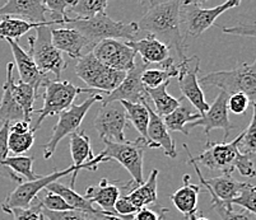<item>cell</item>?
I'll return each instance as SVG.
<instances>
[{
	"label": "cell",
	"mask_w": 256,
	"mask_h": 220,
	"mask_svg": "<svg viewBox=\"0 0 256 220\" xmlns=\"http://www.w3.org/2000/svg\"><path fill=\"white\" fill-rule=\"evenodd\" d=\"M182 1L180 0H150L143 1L146 10L140 18L138 24L139 32H146V34L156 37L160 42H164L174 50L180 61L185 60L186 46L184 45L180 31V6Z\"/></svg>",
	"instance_id": "6da1fadb"
},
{
	"label": "cell",
	"mask_w": 256,
	"mask_h": 220,
	"mask_svg": "<svg viewBox=\"0 0 256 220\" xmlns=\"http://www.w3.org/2000/svg\"><path fill=\"white\" fill-rule=\"evenodd\" d=\"M240 140L241 134L231 143H212L208 140L203 152L198 157H192V161L210 171H220L223 175H232L234 171H238L240 175L245 177H255L252 158L240 152Z\"/></svg>",
	"instance_id": "7a4b0ae2"
},
{
	"label": "cell",
	"mask_w": 256,
	"mask_h": 220,
	"mask_svg": "<svg viewBox=\"0 0 256 220\" xmlns=\"http://www.w3.org/2000/svg\"><path fill=\"white\" fill-rule=\"evenodd\" d=\"M62 27L74 28L83 34L94 47L98 42L104 40H124L132 41L139 33L136 22L124 23L110 18L106 13L90 18V19H79L76 17H68Z\"/></svg>",
	"instance_id": "3957f363"
},
{
	"label": "cell",
	"mask_w": 256,
	"mask_h": 220,
	"mask_svg": "<svg viewBox=\"0 0 256 220\" xmlns=\"http://www.w3.org/2000/svg\"><path fill=\"white\" fill-rule=\"evenodd\" d=\"M240 5V0H228L214 8H203L200 1H182L180 6V31L184 45L199 38L224 11Z\"/></svg>",
	"instance_id": "277c9868"
},
{
	"label": "cell",
	"mask_w": 256,
	"mask_h": 220,
	"mask_svg": "<svg viewBox=\"0 0 256 220\" xmlns=\"http://www.w3.org/2000/svg\"><path fill=\"white\" fill-rule=\"evenodd\" d=\"M199 83L217 87L228 96L234 93L245 94L250 103L256 105V59L252 64L242 62L232 70L213 71L202 76Z\"/></svg>",
	"instance_id": "5b68a950"
},
{
	"label": "cell",
	"mask_w": 256,
	"mask_h": 220,
	"mask_svg": "<svg viewBox=\"0 0 256 220\" xmlns=\"http://www.w3.org/2000/svg\"><path fill=\"white\" fill-rule=\"evenodd\" d=\"M146 147L144 139L139 136L132 141H122V143H104V149L100 152L97 158L101 163L108 161H116L124 167L130 173L132 182L136 186L144 184L143 181V158L144 148Z\"/></svg>",
	"instance_id": "8992f818"
},
{
	"label": "cell",
	"mask_w": 256,
	"mask_h": 220,
	"mask_svg": "<svg viewBox=\"0 0 256 220\" xmlns=\"http://www.w3.org/2000/svg\"><path fill=\"white\" fill-rule=\"evenodd\" d=\"M76 74L79 79H82L90 89L96 90L97 94L106 96L115 90L125 79L126 73L118 71L108 66L104 65L92 52H88L84 56L78 59L76 64Z\"/></svg>",
	"instance_id": "52a82bcc"
},
{
	"label": "cell",
	"mask_w": 256,
	"mask_h": 220,
	"mask_svg": "<svg viewBox=\"0 0 256 220\" xmlns=\"http://www.w3.org/2000/svg\"><path fill=\"white\" fill-rule=\"evenodd\" d=\"M79 168L70 166L66 170L62 171H54V172L48 173V175L42 176V177L37 178L36 181H30V182H22L17 186L14 191H12L6 200L2 203V210L6 214L13 209H26L32 204V201L37 198L40 192L45 190L48 185L58 182L62 177L72 175L70 181V189L74 190L76 187V176L79 173Z\"/></svg>",
	"instance_id": "ba28073f"
},
{
	"label": "cell",
	"mask_w": 256,
	"mask_h": 220,
	"mask_svg": "<svg viewBox=\"0 0 256 220\" xmlns=\"http://www.w3.org/2000/svg\"><path fill=\"white\" fill-rule=\"evenodd\" d=\"M36 36L28 37L30 55L34 59L38 70L48 75L52 73L55 80H60L62 71L66 68L62 54L52 45L51 41V27H41L36 29Z\"/></svg>",
	"instance_id": "9c48e42d"
},
{
	"label": "cell",
	"mask_w": 256,
	"mask_h": 220,
	"mask_svg": "<svg viewBox=\"0 0 256 220\" xmlns=\"http://www.w3.org/2000/svg\"><path fill=\"white\" fill-rule=\"evenodd\" d=\"M45 92L42 94L44 106L41 110L34 111L38 113V119L31 130L36 134L46 117L60 115L62 112L68 110L70 106H73L74 99L76 96L83 93V88L76 87L72 84L70 82H60V80H48L45 85Z\"/></svg>",
	"instance_id": "30bf717a"
},
{
	"label": "cell",
	"mask_w": 256,
	"mask_h": 220,
	"mask_svg": "<svg viewBox=\"0 0 256 220\" xmlns=\"http://www.w3.org/2000/svg\"><path fill=\"white\" fill-rule=\"evenodd\" d=\"M102 97L104 96L101 94H92L80 105L70 106L68 110L60 113L59 121L52 129V135L44 145V158L50 159L56 150L58 144L65 136H69L79 131V126L84 120L87 112L96 102H102Z\"/></svg>",
	"instance_id": "8fae6325"
},
{
	"label": "cell",
	"mask_w": 256,
	"mask_h": 220,
	"mask_svg": "<svg viewBox=\"0 0 256 220\" xmlns=\"http://www.w3.org/2000/svg\"><path fill=\"white\" fill-rule=\"evenodd\" d=\"M178 65V87L181 90V98H186L195 108L198 113L203 116L209 110L208 102L206 101L203 89L200 88L199 71L200 59L198 56L186 57Z\"/></svg>",
	"instance_id": "7c38bea8"
},
{
	"label": "cell",
	"mask_w": 256,
	"mask_h": 220,
	"mask_svg": "<svg viewBox=\"0 0 256 220\" xmlns=\"http://www.w3.org/2000/svg\"><path fill=\"white\" fill-rule=\"evenodd\" d=\"M146 69L148 65L143 60H136L134 68L128 71L122 83L115 90L102 97V106L122 101L130 103H144L150 101L146 87L142 83V74Z\"/></svg>",
	"instance_id": "4fadbf2b"
},
{
	"label": "cell",
	"mask_w": 256,
	"mask_h": 220,
	"mask_svg": "<svg viewBox=\"0 0 256 220\" xmlns=\"http://www.w3.org/2000/svg\"><path fill=\"white\" fill-rule=\"evenodd\" d=\"M93 125L104 143H122L126 140L124 130L128 126V119L120 102L102 106Z\"/></svg>",
	"instance_id": "5bb4252c"
},
{
	"label": "cell",
	"mask_w": 256,
	"mask_h": 220,
	"mask_svg": "<svg viewBox=\"0 0 256 220\" xmlns=\"http://www.w3.org/2000/svg\"><path fill=\"white\" fill-rule=\"evenodd\" d=\"M100 62L118 71L128 73L136 65V54L126 41L104 40L94 45L90 51Z\"/></svg>",
	"instance_id": "9a60e30c"
},
{
	"label": "cell",
	"mask_w": 256,
	"mask_h": 220,
	"mask_svg": "<svg viewBox=\"0 0 256 220\" xmlns=\"http://www.w3.org/2000/svg\"><path fill=\"white\" fill-rule=\"evenodd\" d=\"M228 94L226 92L220 90V94L217 96L216 101L213 102V105L209 106V110L206 111V115H203L199 120L195 122H192L186 126V131L190 134V130L194 127H203L204 133H206V138L209 140V134L214 129H222L224 136H223V143H226L227 138L230 136L231 130H234V125L231 124L230 121V116H228Z\"/></svg>",
	"instance_id": "2e32d148"
},
{
	"label": "cell",
	"mask_w": 256,
	"mask_h": 220,
	"mask_svg": "<svg viewBox=\"0 0 256 220\" xmlns=\"http://www.w3.org/2000/svg\"><path fill=\"white\" fill-rule=\"evenodd\" d=\"M51 41L62 54L66 52L69 56L76 60L90 52L93 48L90 41L80 32L62 25L51 28Z\"/></svg>",
	"instance_id": "e0dca14e"
},
{
	"label": "cell",
	"mask_w": 256,
	"mask_h": 220,
	"mask_svg": "<svg viewBox=\"0 0 256 220\" xmlns=\"http://www.w3.org/2000/svg\"><path fill=\"white\" fill-rule=\"evenodd\" d=\"M121 195V186L116 182H111L107 178H102L97 186H90L86 191L84 199L90 204L100 206V210L106 213L108 217H120L115 210V204ZM122 218V217H120ZM132 220V217L122 218Z\"/></svg>",
	"instance_id": "ac0fdd59"
},
{
	"label": "cell",
	"mask_w": 256,
	"mask_h": 220,
	"mask_svg": "<svg viewBox=\"0 0 256 220\" xmlns=\"http://www.w3.org/2000/svg\"><path fill=\"white\" fill-rule=\"evenodd\" d=\"M6 42L10 46L12 54H13V57H14L16 65H17L18 73H20V80H22L26 84L32 85L34 90L38 93L40 88L44 87L48 82V75H45V74H42L38 70L30 52L23 50L17 41L6 40Z\"/></svg>",
	"instance_id": "d6986e66"
},
{
	"label": "cell",
	"mask_w": 256,
	"mask_h": 220,
	"mask_svg": "<svg viewBox=\"0 0 256 220\" xmlns=\"http://www.w3.org/2000/svg\"><path fill=\"white\" fill-rule=\"evenodd\" d=\"M146 108L150 112V125H148V131H146V147L153 148V149H162L168 158L174 159L178 157L176 144L170 135V131L167 130L164 119L160 117L154 112V110H152L150 103H146Z\"/></svg>",
	"instance_id": "ffe728a7"
},
{
	"label": "cell",
	"mask_w": 256,
	"mask_h": 220,
	"mask_svg": "<svg viewBox=\"0 0 256 220\" xmlns=\"http://www.w3.org/2000/svg\"><path fill=\"white\" fill-rule=\"evenodd\" d=\"M45 0H8L0 6V17H20L31 23H46Z\"/></svg>",
	"instance_id": "44dd1931"
},
{
	"label": "cell",
	"mask_w": 256,
	"mask_h": 220,
	"mask_svg": "<svg viewBox=\"0 0 256 220\" xmlns=\"http://www.w3.org/2000/svg\"><path fill=\"white\" fill-rule=\"evenodd\" d=\"M128 45L136 51V54L140 55V59L146 62V65L150 64H160L162 65L164 62L172 57L171 50L164 42H160L156 37L146 34L144 38L140 40L128 41Z\"/></svg>",
	"instance_id": "7402d4cb"
},
{
	"label": "cell",
	"mask_w": 256,
	"mask_h": 220,
	"mask_svg": "<svg viewBox=\"0 0 256 220\" xmlns=\"http://www.w3.org/2000/svg\"><path fill=\"white\" fill-rule=\"evenodd\" d=\"M70 138V153L73 166L79 170L96 171L100 166V159L94 157L90 147V136L84 131H76L69 135Z\"/></svg>",
	"instance_id": "603a6c76"
},
{
	"label": "cell",
	"mask_w": 256,
	"mask_h": 220,
	"mask_svg": "<svg viewBox=\"0 0 256 220\" xmlns=\"http://www.w3.org/2000/svg\"><path fill=\"white\" fill-rule=\"evenodd\" d=\"M13 69H14V64L8 62L6 64V79L3 85V97L0 99V122H3V124L24 121V113L13 97V84H14Z\"/></svg>",
	"instance_id": "cb8c5ba5"
},
{
	"label": "cell",
	"mask_w": 256,
	"mask_h": 220,
	"mask_svg": "<svg viewBox=\"0 0 256 220\" xmlns=\"http://www.w3.org/2000/svg\"><path fill=\"white\" fill-rule=\"evenodd\" d=\"M184 185L181 189L170 196L176 209L188 220L198 218V196L200 192L199 185L190 182V176L185 175L182 178Z\"/></svg>",
	"instance_id": "d4e9b609"
},
{
	"label": "cell",
	"mask_w": 256,
	"mask_h": 220,
	"mask_svg": "<svg viewBox=\"0 0 256 220\" xmlns=\"http://www.w3.org/2000/svg\"><path fill=\"white\" fill-rule=\"evenodd\" d=\"M52 27L56 25L55 22H48L46 23H31L28 20L20 19V18L14 17H3V19L0 20V38L3 40H13L17 41L20 40V37L24 36L26 33H28L32 29L41 28V27Z\"/></svg>",
	"instance_id": "484cf974"
},
{
	"label": "cell",
	"mask_w": 256,
	"mask_h": 220,
	"mask_svg": "<svg viewBox=\"0 0 256 220\" xmlns=\"http://www.w3.org/2000/svg\"><path fill=\"white\" fill-rule=\"evenodd\" d=\"M157 178L158 171L153 170L148 180L143 185L125 194L136 209L140 210L142 208H146L148 205H154L157 203Z\"/></svg>",
	"instance_id": "4316f807"
},
{
	"label": "cell",
	"mask_w": 256,
	"mask_h": 220,
	"mask_svg": "<svg viewBox=\"0 0 256 220\" xmlns=\"http://www.w3.org/2000/svg\"><path fill=\"white\" fill-rule=\"evenodd\" d=\"M178 75V65L174 57L164 62L158 69H146L142 74V83L146 89H154L164 83L170 82L172 78Z\"/></svg>",
	"instance_id": "83f0119b"
},
{
	"label": "cell",
	"mask_w": 256,
	"mask_h": 220,
	"mask_svg": "<svg viewBox=\"0 0 256 220\" xmlns=\"http://www.w3.org/2000/svg\"><path fill=\"white\" fill-rule=\"evenodd\" d=\"M170 83L171 82L164 83V84L154 88V89H146V88L148 97L154 103V112L160 117H162V119L168 116L170 113L174 112L181 105V101H182L181 97L180 98H174V97L170 96L168 92H167V88H168Z\"/></svg>",
	"instance_id": "f1b7e54d"
},
{
	"label": "cell",
	"mask_w": 256,
	"mask_h": 220,
	"mask_svg": "<svg viewBox=\"0 0 256 220\" xmlns=\"http://www.w3.org/2000/svg\"><path fill=\"white\" fill-rule=\"evenodd\" d=\"M121 106L124 107L126 113L128 121L132 122V125L136 129L140 138L144 139L146 144V131H148V125H150V112L146 108V103H130V102H120Z\"/></svg>",
	"instance_id": "f546056e"
},
{
	"label": "cell",
	"mask_w": 256,
	"mask_h": 220,
	"mask_svg": "<svg viewBox=\"0 0 256 220\" xmlns=\"http://www.w3.org/2000/svg\"><path fill=\"white\" fill-rule=\"evenodd\" d=\"M13 97H14L16 102L18 103L20 108H22L23 113H24V121L32 122V116L34 113V101L38 97L34 88L30 84H26L22 80H18L13 84Z\"/></svg>",
	"instance_id": "4dcf8cb0"
},
{
	"label": "cell",
	"mask_w": 256,
	"mask_h": 220,
	"mask_svg": "<svg viewBox=\"0 0 256 220\" xmlns=\"http://www.w3.org/2000/svg\"><path fill=\"white\" fill-rule=\"evenodd\" d=\"M200 117H202L200 113H194L190 110V107L185 105H180L174 112L164 117V122L170 133L171 131H178V133H182L185 135H190L186 131V125L195 122Z\"/></svg>",
	"instance_id": "1f68e13d"
},
{
	"label": "cell",
	"mask_w": 256,
	"mask_h": 220,
	"mask_svg": "<svg viewBox=\"0 0 256 220\" xmlns=\"http://www.w3.org/2000/svg\"><path fill=\"white\" fill-rule=\"evenodd\" d=\"M34 157H26V155H14V157H8L6 161L2 163L3 168H8L9 171L14 173L16 176L20 177V175L22 177L27 178L30 181H36L37 178H40L41 176L36 175L32 170L34 167Z\"/></svg>",
	"instance_id": "d6a6232c"
},
{
	"label": "cell",
	"mask_w": 256,
	"mask_h": 220,
	"mask_svg": "<svg viewBox=\"0 0 256 220\" xmlns=\"http://www.w3.org/2000/svg\"><path fill=\"white\" fill-rule=\"evenodd\" d=\"M108 5L106 0H76V4L70 6V11L79 19H90L101 13H106Z\"/></svg>",
	"instance_id": "836d02e7"
},
{
	"label": "cell",
	"mask_w": 256,
	"mask_h": 220,
	"mask_svg": "<svg viewBox=\"0 0 256 220\" xmlns=\"http://www.w3.org/2000/svg\"><path fill=\"white\" fill-rule=\"evenodd\" d=\"M238 150L242 154L252 158L256 154V105H252V117L250 125L241 133V140L238 143Z\"/></svg>",
	"instance_id": "e575fe53"
},
{
	"label": "cell",
	"mask_w": 256,
	"mask_h": 220,
	"mask_svg": "<svg viewBox=\"0 0 256 220\" xmlns=\"http://www.w3.org/2000/svg\"><path fill=\"white\" fill-rule=\"evenodd\" d=\"M34 133L32 130L26 134L9 133L8 148L9 152H12L14 155H23L34 147Z\"/></svg>",
	"instance_id": "d590c367"
},
{
	"label": "cell",
	"mask_w": 256,
	"mask_h": 220,
	"mask_svg": "<svg viewBox=\"0 0 256 220\" xmlns=\"http://www.w3.org/2000/svg\"><path fill=\"white\" fill-rule=\"evenodd\" d=\"M76 4V0H45V5L48 11L51 13V22H55L56 25H62L69 17L66 9Z\"/></svg>",
	"instance_id": "8d00e7d4"
},
{
	"label": "cell",
	"mask_w": 256,
	"mask_h": 220,
	"mask_svg": "<svg viewBox=\"0 0 256 220\" xmlns=\"http://www.w3.org/2000/svg\"><path fill=\"white\" fill-rule=\"evenodd\" d=\"M231 205H238L244 210L256 217V186L245 182L237 198L231 201Z\"/></svg>",
	"instance_id": "74e56055"
},
{
	"label": "cell",
	"mask_w": 256,
	"mask_h": 220,
	"mask_svg": "<svg viewBox=\"0 0 256 220\" xmlns=\"http://www.w3.org/2000/svg\"><path fill=\"white\" fill-rule=\"evenodd\" d=\"M212 208H213L222 220H256V217L248 212H234V208H228L226 204L218 199L212 198Z\"/></svg>",
	"instance_id": "f35d334b"
},
{
	"label": "cell",
	"mask_w": 256,
	"mask_h": 220,
	"mask_svg": "<svg viewBox=\"0 0 256 220\" xmlns=\"http://www.w3.org/2000/svg\"><path fill=\"white\" fill-rule=\"evenodd\" d=\"M42 204L37 196L31 205L26 209H13L9 214L13 215V220H40V217L42 215Z\"/></svg>",
	"instance_id": "ab89813d"
},
{
	"label": "cell",
	"mask_w": 256,
	"mask_h": 220,
	"mask_svg": "<svg viewBox=\"0 0 256 220\" xmlns=\"http://www.w3.org/2000/svg\"><path fill=\"white\" fill-rule=\"evenodd\" d=\"M45 196L40 199L44 209L48 210V212H68V210H74L60 195L48 191V190H45Z\"/></svg>",
	"instance_id": "60d3db41"
},
{
	"label": "cell",
	"mask_w": 256,
	"mask_h": 220,
	"mask_svg": "<svg viewBox=\"0 0 256 220\" xmlns=\"http://www.w3.org/2000/svg\"><path fill=\"white\" fill-rule=\"evenodd\" d=\"M42 215L48 220H96L90 215L78 210H68V212H48L42 209Z\"/></svg>",
	"instance_id": "b9f144b4"
},
{
	"label": "cell",
	"mask_w": 256,
	"mask_h": 220,
	"mask_svg": "<svg viewBox=\"0 0 256 220\" xmlns=\"http://www.w3.org/2000/svg\"><path fill=\"white\" fill-rule=\"evenodd\" d=\"M166 213H168V209L154 204L153 208H142L138 210L132 215V220H162L166 217Z\"/></svg>",
	"instance_id": "7bdbcfd3"
},
{
	"label": "cell",
	"mask_w": 256,
	"mask_h": 220,
	"mask_svg": "<svg viewBox=\"0 0 256 220\" xmlns=\"http://www.w3.org/2000/svg\"><path fill=\"white\" fill-rule=\"evenodd\" d=\"M248 106H250V101L245 94L234 93L228 97V112H232L234 115H242L246 112Z\"/></svg>",
	"instance_id": "ee69618b"
},
{
	"label": "cell",
	"mask_w": 256,
	"mask_h": 220,
	"mask_svg": "<svg viewBox=\"0 0 256 220\" xmlns=\"http://www.w3.org/2000/svg\"><path fill=\"white\" fill-rule=\"evenodd\" d=\"M223 33L234 34V36H246V37H256V23L254 24H240L232 25V27H222Z\"/></svg>",
	"instance_id": "f6af8a7d"
},
{
	"label": "cell",
	"mask_w": 256,
	"mask_h": 220,
	"mask_svg": "<svg viewBox=\"0 0 256 220\" xmlns=\"http://www.w3.org/2000/svg\"><path fill=\"white\" fill-rule=\"evenodd\" d=\"M9 127L10 124L6 122L0 127V167L2 163L9 157V148H8V136H9ZM3 168V167H2ZM8 170V168H4Z\"/></svg>",
	"instance_id": "bcb514c9"
},
{
	"label": "cell",
	"mask_w": 256,
	"mask_h": 220,
	"mask_svg": "<svg viewBox=\"0 0 256 220\" xmlns=\"http://www.w3.org/2000/svg\"><path fill=\"white\" fill-rule=\"evenodd\" d=\"M31 131V124L26 121H17L10 124V127H9V133H14V134H26Z\"/></svg>",
	"instance_id": "7dc6e473"
},
{
	"label": "cell",
	"mask_w": 256,
	"mask_h": 220,
	"mask_svg": "<svg viewBox=\"0 0 256 220\" xmlns=\"http://www.w3.org/2000/svg\"><path fill=\"white\" fill-rule=\"evenodd\" d=\"M195 220H209V219L208 218H204V217H198Z\"/></svg>",
	"instance_id": "c3c4849f"
},
{
	"label": "cell",
	"mask_w": 256,
	"mask_h": 220,
	"mask_svg": "<svg viewBox=\"0 0 256 220\" xmlns=\"http://www.w3.org/2000/svg\"><path fill=\"white\" fill-rule=\"evenodd\" d=\"M40 220H46V219H45V217H44V215H41V217H40Z\"/></svg>",
	"instance_id": "681fc988"
}]
</instances>
